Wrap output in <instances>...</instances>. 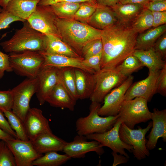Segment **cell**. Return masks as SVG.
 Listing matches in <instances>:
<instances>
[{
  "label": "cell",
  "instance_id": "cb8c5ba5",
  "mask_svg": "<svg viewBox=\"0 0 166 166\" xmlns=\"http://www.w3.org/2000/svg\"><path fill=\"white\" fill-rule=\"evenodd\" d=\"M114 12L117 22L125 25H130L137 16L144 8L139 4H122L119 2L111 7Z\"/></svg>",
  "mask_w": 166,
  "mask_h": 166
},
{
  "label": "cell",
  "instance_id": "11a10c76",
  "mask_svg": "<svg viewBox=\"0 0 166 166\" xmlns=\"http://www.w3.org/2000/svg\"><path fill=\"white\" fill-rule=\"evenodd\" d=\"M2 10V9L0 7V11Z\"/></svg>",
  "mask_w": 166,
  "mask_h": 166
},
{
  "label": "cell",
  "instance_id": "f907efd6",
  "mask_svg": "<svg viewBox=\"0 0 166 166\" xmlns=\"http://www.w3.org/2000/svg\"><path fill=\"white\" fill-rule=\"evenodd\" d=\"M148 1V0H119V2L122 4H139L144 6Z\"/></svg>",
  "mask_w": 166,
  "mask_h": 166
},
{
  "label": "cell",
  "instance_id": "9a60e30c",
  "mask_svg": "<svg viewBox=\"0 0 166 166\" xmlns=\"http://www.w3.org/2000/svg\"><path fill=\"white\" fill-rule=\"evenodd\" d=\"M23 123L27 136L31 141L42 133L52 132L48 120L43 116L42 110L37 108L29 109Z\"/></svg>",
  "mask_w": 166,
  "mask_h": 166
},
{
  "label": "cell",
  "instance_id": "ba28073f",
  "mask_svg": "<svg viewBox=\"0 0 166 166\" xmlns=\"http://www.w3.org/2000/svg\"><path fill=\"white\" fill-rule=\"evenodd\" d=\"M38 85L37 77L25 79L11 89L13 97L11 110L23 122L29 109L30 102L37 92Z\"/></svg>",
  "mask_w": 166,
  "mask_h": 166
},
{
  "label": "cell",
  "instance_id": "9c48e42d",
  "mask_svg": "<svg viewBox=\"0 0 166 166\" xmlns=\"http://www.w3.org/2000/svg\"><path fill=\"white\" fill-rule=\"evenodd\" d=\"M152 126V122L151 121L144 128L138 127V129H131L122 122L120 127L119 134L121 140L132 146V152L134 157L138 160L144 159L150 155L149 150L146 146L147 140L145 136Z\"/></svg>",
  "mask_w": 166,
  "mask_h": 166
},
{
  "label": "cell",
  "instance_id": "5b68a950",
  "mask_svg": "<svg viewBox=\"0 0 166 166\" xmlns=\"http://www.w3.org/2000/svg\"><path fill=\"white\" fill-rule=\"evenodd\" d=\"M9 53L10 64L13 71L28 78L37 77L44 62L39 51L26 50Z\"/></svg>",
  "mask_w": 166,
  "mask_h": 166
},
{
  "label": "cell",
  "instance_id": "f1b7e54d",
  "mask_svg": "<svg viewBox=\"0 0 166 166\" xmlns=\"http://www.w3.org/2000/svg\"><path fill=\"white\" fill-rule=\"evenodd\" d=\"M58 77L72 97L76 101L79 99L77 91L74 68H58Z\"/></svg>",
  "mask_w": 166,
  "mask_h": 166
},
{
  "label": "cell",
  "instance_id": "ab89813d",
  "mask_svg": "<svg viewBox=\"0 0 166 166\" xmlns=\"http://www.w3.org/2000/svg\"><path fill=\"white\" fill-rule=\"evenodd\" d=\"M13 97L11 90L0 91V110H12Z\"/></svg>",
  "mask_w": 166,
  "mask_h": 166
},
{
  "label": "cell",
  "instance_id": "d4e9b609",
  "mask_svg": "<svg viewBox=\"0 0 166 166\" xmlns=\"http://www.w3.org/2000/svg\"><path fill=\"white\" fill-rule=\"evenodd\" d=\"M132 54L144 66L148 68L149 71H159L166 64L165 60H163L153 47L146 50L135 49Z\"/></svg>",
  "mask_w": 166,
  "mask_h": 166
},
{
  "label": "cell",
  "instance_id": "484cf974",
  "mask_svg": "<svg viewBox=\"0 0 166 166\" xmlns=\"http://www.w3.org/2000/svg\"><path fill=\"white\" fill-rule=\"evenodd\" d=\"M77 91L79 99L89 98L94 85L93 74L82 69L74 68Z\"/></svg>",
  "mask_w": 166,
  "mask_h": 166
},
{
  "label": "cell",
  "instance_id": "74e56055",
  "mask_svg": "<svg viewBox=\"0 0 166 166\" xmlns=\"http://www.w3.org/2000/svg\"><path fill=\"white\" fill-rule=\"evenodd\" d=\"M26 21L2 9L0 11V30L8 28L10 25L13 22L20 21L23 22Z\"/></svg>",
  "mask_w": 166,
  "mask_h": 166
},
{
  "label": "cell",
  "instance_id": "e0dca14e",
  "mask_svg": "<svg viewBox=\"0 0 166 166\" xmlns=\"http://www.w3.org/2000/svg\"><path fill=\"white\" fill-rule=\"evenodd\" d=\"M58 68L51 66L43 67L37 77L38 89L36 94L40 105H42L59 81Z\"/></svg>",
  "mask_w": 166,
  "mask_h": 166
},
{
  "label": "cell",
  "instance_id": "83f0119b",
  "mask_svg": "<svg viewBox=\"0 0 166 166\" xmlns=\"http://www.w3.org/2000/svg\"><path fill=\"white\" fill-rule=\"evenodd\" d=\"M166 31V25L152 27L138 34L135 49L146 50L153 47L157 39Z\"/></svg>",
  "mask_w": 166,
  "mask_h": 166
},
{
  "label": "cell",
  "instance_id": "ac0fdd59",
  "mask_svg": "<svg viewBox=\"0 0 166 166\" xmlns=\"http://www.w3.org/2000/svg\"><path fill=\"white\" fill-rule=\"evenodd\" d=\"M43 57L44 62L42 66H51L60 68L72 67L82 69L91 74L96 72L93 69L83 65V57L74 58L65 55L52 54L44 51H39Z\"/></svg>",
  "mask_w": 166,
  "mask_h": 166
},
{
  "label": "cell",
  "instance_id": "681fc988",
  "mask_svg": "<svg viewBox=\"0 0 166 166\" xmlns=\"http://www.w3.org/2000/svg\"><path fill=\"white\" fill-rule=\"evenodd\" d=\"M98 5L109 7L112 6L118 3L119 0H95Z\"/></svg>",
  "mask_w": 166,
  "mask_h": 166
},
{
  "label": "cell",
  "instance_id": "816d5d0a",
  "mask_svg": "<svg viewBox=\"0 0 166 166\" xmlns=\"http://www.w3.org/2000/svg\"><path fill=\"white\" fill-rule=\"evenodd\" d=\"M14 138V137L3 130L0 128V140H3L6 141Z\"/></svg>",
  "mask_w": 166,
  "mask_h": 166
},
{
  "label": "cell",
  "instance_id": "2e32d148",
  "mask_svg": "<svg viewBox=\"0 0 166 166\" xmlns=\"http://www.w3.org/2000/svg\"><path fill=\"white\" fill-rule=\"evenodd\" d=\"M160 71H149L145 79L132 83L125 94L124 101L140 97L150 101L156 93V82Z\"/></svg>",
  "mask_w": 166,
  "mask_h": 166
},
{
  "label": "cell",
  "instance_id": "f6af8a7d",
  "mask_svg": "<svg viewBox=\"0 0 166 166\" xmlns=\"http://www.w3.org/2000/svg\"><path fill=\"white\" fill-rule=\"evenodd\" d=\"M152 12L153 18L152 27H156L166 24V11Z\"/></svg>",
  "mask_w": 166,
  "mask_h": 166
},
{
  "label": "cell",
  "instance_id": "7402d4cb",
  "mask_svg": "<svg viewBox=\"0 0 166 166\" xmlns=\"http://www.w3.org/2000/svg\"><path fill=\"white\" fill-rule=\"evenodd\" d=\"M117 22L115 13L110 7L98 4L95 11L86 23L102 30Z\"/></svg>",
  "mask_w": 166,
  "mask_h": 166
},
{
  "label": "cell",
  "instance_id": "d590c367",
  "mask_svg": "<svg viewBox=\"0 0 166 166\" xmlns=\"http://www.w3.org/2000/svg\"><path fill=\"white\" fill-rule=\"evenodd\" d=\"M0 166H16L14 155L6 141L0 140Z\"/></svg>",
  "mask_w": 166,
  "mask_h": 166
},
{
  "label": "cell",
  "instance_id": "d6a6232c",
  "mask_svg": "<svg viewBox=\"0 0 166 166\" xmlns=\"http://www.w3.org/2000/svg\"><path fill=\"white\" fill-rule=\"evenodd\" d=\"M2 112L7 118L11 128L15 131L17 139L25 141L29 140L27 136L23 122L11 110H3Z\"/></svg>",
  "mask_w": 166,
  "mask_h": 166
},
{
  "label": "cell",
  "instance_id": "e575fe53",
  "mask_svg": "<svg viewBox=\"0 0 166 166\" xmlns=\"http://www.w3.org/2000/svg\"><path fill=\"white\" fill-rule=\"evenodd\" d=\"M97 5L96 2H85L81 3L73 19L86 23L95 11Z\"/></svg>",
  "mask_w": 166,
  "mask_h": 166
},
{
  "label": "cell",
  "instance_id": "7bdbcfd3",
  "mask_svg": "<svg viewBox=\"0 0 166 166\" xmlns=\"http://www.w3.org/2000/svg\"><path fill=\"white\" fill-rule=\"evenodd\" d=\"M12 71L10 64L9 54L4 53L0 50V79L4 76L5 72Z\"/></svg>",
  "mask_w": 166,
  "mask_h": 166
},
{
  "label": "cell",
  "instance_id": "3957f363",
  "mask_svg": "<svg viewBox=\"0 0 166 166\" xmlns=\"http://www.w3.org/2000/svg\"><path fill=\"white\" fill-rule=\"evenodd\" d=\"M45 34L33 29L27 21L22 27L17 29L9 39L0 43L6 53H18L26 50H44Z\"/></svg>",
  "mask_w": 166,
  "mask_h": 166
},
{
  "label": "cell",
  "instance_id": "30bf717a",
  "mask_svg": "<svg viewBox=\"0 0 166 166\" xmlns=\"http://www.w3.org/2000/svg\"><path fill=\"white\" fill-rule=\"evenodd\" d=\"M57 17L49 6L38 5L26 21L33 29L41 33L61 39L55 24Z\"/></svg>",
  "mask_w": 166,
  "mask_h": 166
},
{
  "label": "cell",
  "instance_id": "277c9868",
  "mask_svg": "<svg viewBox=\"0 0 166 166\" xmlns=\"http://www.w3.org/2000/svg\"><path fill=\"white\" fill-rule=\"evenodd\" d=\"M101 103L92 102L88 115L78 118L76 122V130L78 135L86 136L94 133H101L110 130L118 120L116 116L103 117L98 113Z\"/></svg>",
  "mask_w": 166,
  "mask_h": 166
},
{
  "label": "cell",
  "instance_id": "d6986e66",
  "mask_svg": "<svg viewBox=\"0 0 166 166\" xmlns=\"http://www.w3.org/2000/svg\"><path fill=\"white\" fill-rule=\"evenodd\" d=\"M151 119L152 128L148 135V139L146 144L149 150L154 149L158 139L162 138L163 141H166V109L160 110L154 108L151 112Z\"/></svg>",
  "mask_w": 166,
  "mask_h": 166
},
{
  "label": "cell",
  "instance_id": "60d3db41",
  "mask_svg": "<svg viewBox=\"0 0 166 166\" xmlns=\"http://www.w3.org/2000/svg\"><path fill=\"white\" fill-rule=\"evenodd\" d=\"M156 93L166 95V64L160 70L156 82Z\"/></svg>",
  "mask_w": 166,
  "mask_h": 166
},
{
  "label": "cell",
  "instance_id": "f5cc1de1",
  "mask_svg": "<svg viewBox=\"0 0 166 166\" xmlns=\"http://www.w3.org/2000/svg\"><path fill=\"white\" fill-rule=\"evenodd\" d=\"M10 0H0V7L2 9L5 10L7 4Z\"/></svg>",
  "mask_w": 166,
  "mask_h": 166
},
{
  "label": "cell",
  "instance_id": "52a82bcc",
  "mask_svg": "<svg viewBox=\"0 0 166 166\" xmlns=\"http://www.w3.org/2000/svg\"><path fill=\"white\" fill-rule=\"evenodd\" d=\"M148 102L140 97L124 101L118 114L122 122L129 128L134 129L136 124L151 120V112L148 108Z\"/></svg>",
  "mask_w": 166,
  "mask_h": 166
},
{
  "label": "cell",
  "instance_id": "f546056e",
  "mask_svg": "<svg viewBox=\"0 0 166 166\" xmlns=\"http://www.w3.org/2000/svg\"><path fill=\"white\" fill-rule=\"evenodd\" d=\"M71 159L65 154H61L56 152H50L35 160L32 164L33 166H59Z\"/></svg>",
  "mask_w": 166,
  "mask_h": 166
},
{
  "label": "cell",
  "instance_id": "7a4b0ae2",
  "mask_svg": "<svg viewBox=\"0 0 166 166\" xmlns=\"http://www.w3.org/2000/svg\"><path fill=\"white\" fill-rule=\"evenodd\" d=\"M55 24L61 40L81 56L85 45L92 40L101 38V30L73 19L57 17Z\"/></svg>",
  "mask_w": 166,
  "mask_h": 166
},
{
  "label": "cell",
  "instance_id": "44dd1931",
  "mask_svg": "<svg viewBox=\"0 0 166 166\" xmlns=\"http://www.w3.org/2000/svg\"><path fill=\"white\" fill-rule=\"evenodd\" d=\"M31 141L35 150L42 154L50 152L63 151L67 143L52 132L42 133Z\"/></svg>",
  "mask_w": 166,
  "mask_h": 166
},
{
  "label": "cell",
  "instance_id": "b9f144b4",
  "mask_svg": "<svg viewBox=\"0 0 166 166\" xmlns=\"http://www.w3.org/2000/svg\"><path fill=\"white\" fill-rule=\"evenodd\" d=\"M153 47L165 60L166 57V33L163 34L156 40Z\"/></svg>",
  "mask_w": 166,
  "mask_h": 166
},
{
  "label": "cell",
  "instance_id": "db71d44e",
  "mask_svg": "<svg viewBox=\"0 0 166 166\" xmlns=\"http://www.w3.org/2000/svg\"><path fill=\"white\" fill-rule=\"evenodd\" d=\"M149 1H158V0H148Z\"/></svg>",
  "mask_w": 166,
  "mask_h": 166
},
{
  "label": "cell",
  "instance_id": "4316f807",
  "mask_svg": "<svg viewBox=\"0 0 166 166\" xmlns=\"http://www.w3.org/2000/svg\"><path fill=\"white\" fill-rule=\"evenodd\" d=\"M40 0H10L5 10L27 20L35 10Z\"/></svg>",
  "mask_w": 166,
  "mask_h": 166
},
{
  "label": "cell",
  "instance_id": "8fae6325",
  "mask_svg": "<svg viewBox=\"0 0 166 166\" xmlns=\"http://www.w3.org/2000/svg\"><path fill=\"white\" fill-rule=\"evenodd\" d=\"M122 122L119 117L113 126L110 130L101 133H94L86 136L87 139L95 140L100 143L103 147L106 146L113 151L119 153L129 158L125 149L132 152L133 148L124 143L121 139L119 129Z\"/></svg>",
  "mask_w": 166,
  "mask_h": 166
},
{
  "label": "cell",
  "instance_id": "603a6c76",
  "mask_svg": "<svg viewBox=\"0 0 166 166\" xmlns=\"http://www.w3.org/2000/svg\"><path fill=\"white\" fill-rule=\"evenodd\" d=\"M44 50L46 52L74 58L83 57L60 38L52 34H45Z\"/></svg>",
  "mask_w": 166,
  "mask_h": 166
},
{
  "label": "cell",
  "instance_id": "f35d334b",
  "mask_svg": "<svg viewBox=\"0 0 166 166\" xmlns=\"http://www.w3.org/2000/svg\"><path fill=\"white\" fill-rule=\"evenodd\" d=\"M102 57V52L97 55L84 58L82 62L84 65L93 69L95 72H98L101 69Z\"/></svg>",
  "mask_w": 166,
  "mask_h": 166
},
{
  "label": "cell",
  "instance_id": "8d00e7d4",
  "mask_svg": "<svg viewBox=\"0 0 166 166\" xmlns=\"http://www.w3.org/2000/svg\"><path fill=\"white\" fill-rule=\"evenodd\" d=\"M102 48L101 38L92 40L83 47L81 51V56L83 58H86L97 55L102 52Z\"/></svg>",
  "mask_w": 166,
  "mask_h": 166
},
{
  "label": "cell",
  "instance_id": "7dc6e473",
  "mask_svg": "<svg viewBox=\"0 0 166 166\" xmlns=\"http://www.w3.org/2000/svg\"><path fill=\"white\" fill-rule=\"evenodd\" d=\"M61 2L77 3L91 2L97 3L95 0H40L38 5L40 6H49Z\"/></svg>",
  "mask_w": 166,
  "mask_h": 166
},
{
  "label": "cell",
  "instance_id": "bcb514c9",
  "mask_svg": "<svg viewBox=\"0 0 166 166\" xmlns=\"http://www.w3.org/2000/svg\"><path fill=\"white\" fill-rule=\"evenodd\" d=\"M0 128L3 130L17 139L15 131L11 128L8 121L4 117L3 113L0 110Z\"/></svg>",
  "mask_w": 166,
  "mask_h": 166
},
{
  "label": "cell",
  "instance_id": "c3c4849f",
  "mask_svg": "<svg viewBox=\"0 0 166 166\" xmlns=\"http://www.w3.org/2000/svg\"><path fill=\"white\" fill-rule=\"evenodd\" d=\"M112 154L113 157V166H115L121 164L126 163L128 161V158L121 155H118L117 153L113 151Z\"/></svg>",
  "mask_w": 166,
  "mask_h": 166
},
{
  "label": "cell",
  "instance_id": "4dcf8cb0",
  "mask_svg": "<svg viewBox=\"0 0 166 166\" xmlns=\"http://www.w3.org/2000/svg\"><path fill=\"white\" fill-rule=\"evenodd\" d=\"M80 3L61 2L49 6L57 17L64 19H73Z\"/></svg>",
  "mask_w": 166,
  "mask_h": 166
},
{
  "label": "cell",
  "instance_id": "8992f818",
  "mask_svg": "<svg viewBox=\"0 0 166 166\" xmlns=\"http://www.w3.org/2000/svg\"><path fill=\"white\" fill-rule=\"evenodd\" d=\"M94 85L89 98L100 103L112 90L121 85L128 77L116 68L103 69L94 74Z\"/></svg>",
  "mask_w": 166,
  "mask_h": 166
},
{
  "label": "cell",
  "instance_id": "1f68e13d",
  "mask_svg": "<svg viewBox=\"0 0 166 166\" xmlns=\"http://www.w3.org/2000/svg\"><path fill=\"white\" fill-rule=\"evenodd\" d=\"M153 23L152 12L144 8L134 19L130 26L139 34L152 28Z\"/></svg>",
  "mask_w": 166,
  "mask_h": 166
},
{
  "label": "cell",
  "instance_id": "5bb4252c",
  "mask_svg": "<svg viewBox=\"0 0 166 166\" xmlns=\"http://www.w3.org/2000/svg\"><path fill=\"white\" fill-rule=\"evenodd\" d=\"M85 136L77 135L73 140L67 143L63 151L71 158H84L85 154L89 152H94L101 156L104 153L103 147L97 141H88Z\"/></svg>",
  "mask_w": 166,
  "mask_h": 166
},
{
  "label": "cell",
  "instance_id": "836d02e7",
  "mask_svg": "<svg viewBox=\"0 0 166 166\" xmlns=\"http://www.w3.org/2000/svg\"><path fill=\"white\" fill-rule=\"evenodd\" d=\"M144 66L138 58L132 54L125 58L115 68L121 73L128 77Z\"/></svg>",
  "mask_w": 166,
  "mask_h": 166
},
{
  "label": "cell",
  "instance_id": "6da1fadb",
  "mask_svg": "<svg viewBox=\"0 0 166 166\" xmlns=\"http://www.w3.org/2000/svg\"><path fill=\"white\" fill-rule=\"evenodd\" d=\"M138 34L130 25L118 22L101 30V69L115 68L132 54L135 50Z\"/></svg>",
  "mask_w": 166,
  "mask_h": 166
},
{
  "label": "cell",
  "instance_id": "4fadbf2b",
  "mask_svg": "<svg viewBox=\"0 0 166 166\" xmlns=\"http://www.w3.org/2000/svg\"><path fill=\"white\" fill-rule=\"evenodd\" d=\"M6 142L14 155L16 166H33V162L43 155L35 150L30 140L14 138Z\"/></svg>",
  "mask_w": 166,
  "mask_h": 166
},
{
  "label": "cell",
  "instance_id": "ffe728a7",
  "mask_svg": "<svg viewBox=\"0 0 166 166\" xmlns=\"http://www.w3.org/2000/svg\"><path fill=\"white\" fill-rule=\"evenodd\" d=\"M45 102L52 106L74 110L76 101L59 80L47 97Z\"/></svg>",
  "mask_w": 166,
  "mask_h": 166
},
{
  "label": "cell",
  "instance_id": "7c38bea8",
  "mask_svg": "<svg viewBox=\"0 0 166 166\" xmlns=\"http://www.w3.org/2000/svg\"><path fill=\"white\" fill-rule=\"evenodd\" d=\"M133 77L128 76L119 85L115 88L105 97L104 104L99 108L98 113L102 117L116 116L118 114L125 94L132 83Z\"/></svg>",
  "mask_w": 166,
  "mask_h": 166
},
{
  "label": "cell",
  "instance_id": "ee69618b",
  "mask_svg": "<svg viewBox=\"0 0 166 166\" xmlns=\"http://www.w3.org/2000/svg\"><path fill=\"white\" fill-rule=\"evenodd\" d=\"M144 7L152 12L166 11V0L149 1Z\"/></svg>",
  "mask_w": 166,
  "mask_h": 166
}]
</instances>
